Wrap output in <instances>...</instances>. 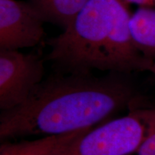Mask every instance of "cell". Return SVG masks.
Listing matches in <instances>:
<instances>
[{
	"label": "cell",
	"instance_id": "9c48e42d",
	"mask_svg": "<svg viewBox=\"0 0 155 155\" xmlns=\"http://www.w3.org/2000/svg\"><path fill=\"white\" fill-rule=\"evenodd\" d=\"M136 153L137 155H155V108L152 129Z\"/></svg>",
	"mask_w": 155,
	"mask_h": 155
},
{
	"label": "cell",
	"instance_id": "5b68a950",
	"mask_svg": "<svg viewBox=\"0 0 155 155\" xmlns=\"http://www.w3.org/2000/svg\"><path fill=\"white\" fill-rule=\"evenodd\" d=\"M45 22L29 1L0 0V50L38 45L46 35Z\"/></svg>",
	"mask_w": 155,
	"mask_h": 155
},
{
	"label": "cell",
	"instance_id": "277c9868",
	"mask_svg": "<svg viewBox=\"0 0 155 155\" xmlns=\"http://www.w3.org/2000/svg\"><path fill=\"white\" fill-rule=\"evenodd\" d=\"M45 61L39 55L0 50V109L9 111L28 100L45 78Z\"/></svg>",
	"mask_w": 155,
	"mask_h": 155
},
{
	"label": "cell",
	"instance_id": "6da1fadb",
	"mask_svg": "<svg viewBox=\"0 0 155 155\" xmlns=\"http://www.w3.org/2000/svg\"><path fill=\"white\" fill-rule=\"evenodd\" d=\"M133 74L54 71L18 107L0 114V140L68 134L106 122L129 110L151 107Z\"/></svg>",
	"mask_w": 155,
	"mask_h": 155
},
{
	"label": "cell",
	"instance_id": "8fae6325",
	"mask_svg": "<svg viewBox=\"0 0 155 155\" xmlns=\"http://www.w3.org/2000/svg\"><path fill=\"white\" fill-rule=\"evenodd\" d=\"M150 72L152 73L155 76V62H154V63L152 64V67H151V68L150 70Z\"/></svg>",
	"mask_w": 155,
	"mask_h": 155
},
{
	"label": "cell",
	"instance_id": "30bf717a",
	"mask_svg": "<svg viewBox=\"0 0 155 155\" xmlns=\"http://www.w3.org/2000/svg\"><path fill=\"white\" fill-rule=\"evenodd\" d=\"M127 4H136L142 7H155V0H124Z\"/></svg>",
	"mask_w": 155,
	"mask_h": 155
},
{
	"label": "cell",
	"instance_id": "3957f363",
	"mask_svg": "<svg viewBox=\"0 0 155 155\" xmlns=\"http://www.w3.org/2000/svg\"><path fill=\"white\" fill-rule=\"evenodd\" d=\"M152 116V107L141 108L104 122L75 139L59 155L134 154L150 134Z\"/></svg>",
	"mask_w": 155,
	"mask_h": 155
},
{
	"label": "cell",
	"instance_id": "7a4b0ae2",
	"mask_svg": "<svg viewBox=\"0 0 155 155\" xmlns=\"http://www.w3.org/2000/svg\"><path fill=\"white\" fill-rule=\"evenodd\" d=\"M128 5L124 0H89L61 34L48 40L50 52L45 60L61 73L150 71L154 62L134 43Z\"/></svg>",
	"mask_w": 155,
	"mask_h": 155
},
{
	"label": "cell",
	"instance_id": "8992f818",
	"mask_svg": "<svg viewBox=\"0 0 155 155\" xmlns=\"http://www.w3.org/2000/svg\"><path fill=\"white\" fill-rule=\"evenodd\" d=\"M94 127L68 134L45 136L34 140L1 142L0 155H59L75 139Z\"/></svg>",
	"mask_w": 155,
	"mask_h": 155
},
{
	"label": "cell",
	"instance_id": "ba28073f",
	"mask_svg": "<svg viewBox=\"0 0 155 155\" xmlns=\"http://www.w3.org/2000/svg\"><path fill=\"white\" fill-rule=\"evenodd\" d=\"M89 0H29L46 22L63 29L78 14Z\"/></svg>",
	"mask_w": 155,
	"mask_h": 155
},
{
	"label": "cell",
	"instance_id": "52a82bcc",
	"mask_svg": "<svg viewBox=\"0 0 155 155\" xmlns=\"http://www.w3.org/2000/svg\"><path fill=\"white\" fill-rule=\"evenodd\" d=\"M129 25L136 47L145 58L155 62V9L140 7L131 14Z\"/></svg>",
	"mask_w": 155,
	"mask_h": 155
}]
</instances>
